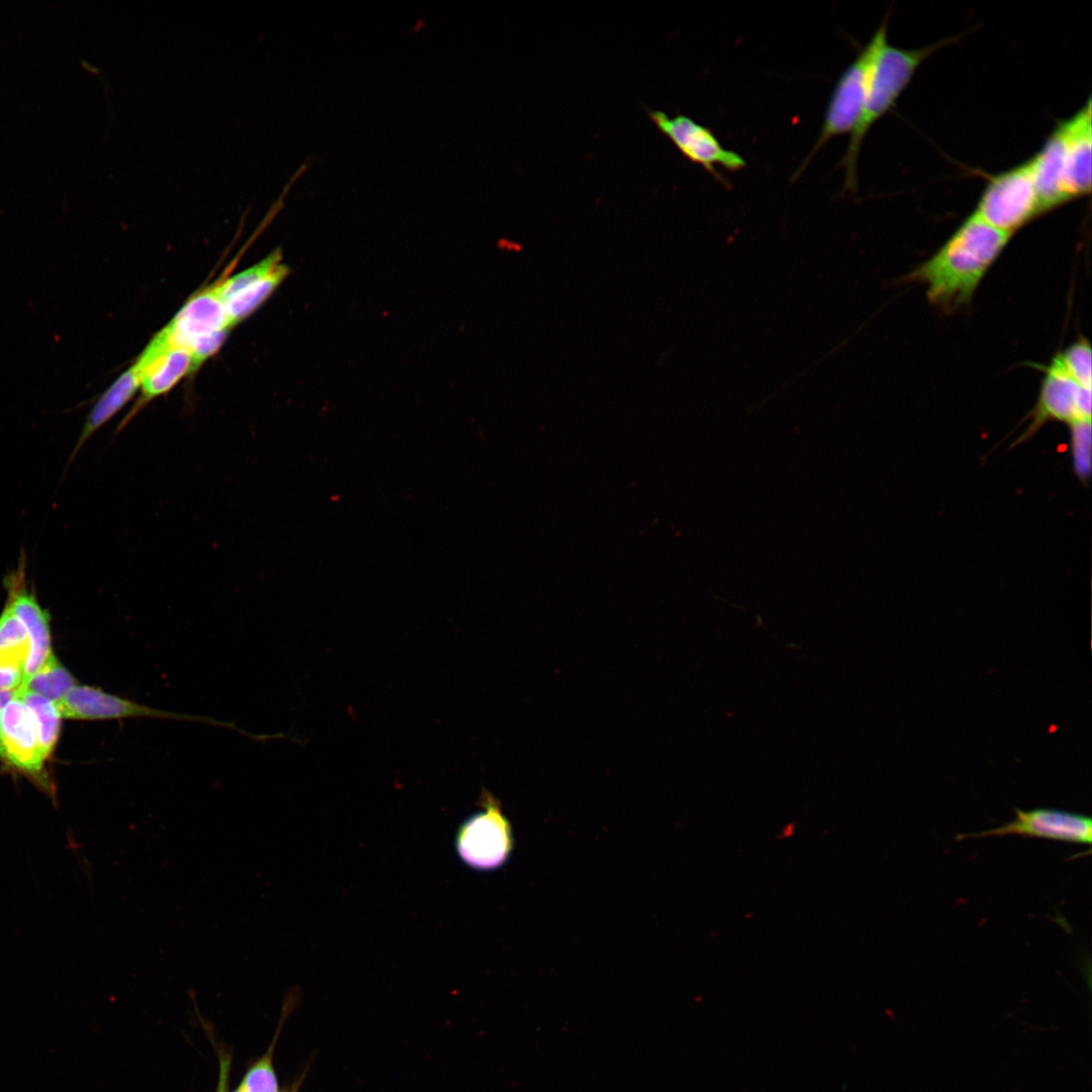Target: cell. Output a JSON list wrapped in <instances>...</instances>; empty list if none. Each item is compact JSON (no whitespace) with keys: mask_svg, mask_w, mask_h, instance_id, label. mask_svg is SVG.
Returning a JSON list of instances; mask_svg holds the SVG:
<instances>
[{"mask_svg":"<svg viewBox=\"0 0 1092 1092\" xmlns=\"http://www.w3.org/2000/svg\"><path fill=\"white\" fill-rule=\"evenodd\" d=\"M1010 236L973 212L910 277L925 286L931 303L960 307L970 301Z\"/></svg>","mask_w":1092,"mask_h":1092,"instance_id":"6da1fadb","label":"cell"},{"mask_svg":"<svg viewBox=\"0 0 1092 1092\" xmlns=\"http://www.w3.org/2000/svg\"><path fill=\"white\" fill-rule=\"evenodd\" d=\"M956 39L957 36L945 37L918 49L895 47L888 42V37L881 41L871 68L860 118L851 132L847 150L840 162L845 170L846 189H856L857 159L862 142L873 124L895 106L922 62Z\"/></svg>","mask_w":1092,"mask_h":1092,"instance_id":"7a4b0ae2","label":"cell"},{"mask_svg":"<svg viewBox=\"0 0 1092 1092\" xmlns=\"http://www.w3.org/2000/svg\"><path fill=\"white\" fill-rule=\"evenodd\" d=\"M887 14L867 44L845 68L830 96L823 124L817 141L797 171L795 178L804 170L812 157L832 138L852 132L860 118L868 91L869 78L877 49L888 37Z\"/></svg>","mask_w":1092,"mask_h":1092,"instance_id":"3957f363","label":"cell"},{"mask_svg":"<svg viewBox=\"0 0 1092 1092\" xmlns=\"http://www.w3.org/2000/svg\"><path fill=\"white\" fill-rule=\"evenodd\" d=\"M974 212L992 226L1009 235L1042 214L1027 161L987 175V183Z\"/></svg>","mask_w":1092,"mask_h":1092,"instance_id":"277c9868","label":"cell"},{"mask_svg":"<svg viewBox=\"0 0 1092 1092\" xmlns=\"http://www.w3.org/2000/svg\"><path fill=\"white\" fill-rule=\"evenodd\" d=\"M480 806V811L469 816L459 826L455 847L459 857L468 867L478 871H492L504 866L511 856L514 848L513 830L494 796L483 792Z\"/></svg>","mask_w":1092,"mask_h":1092,"instance_id":"5b68a950","label":"cell"},{"mask_svg":"<svg viewBox=\"0 0 1092 1092\" xmlns=\"http://www.w3.org/2000/svg\"><path fill=\"white\" fill-rule=\"evenodd\" d=\"M141 374L140 397L125 415L116 433L155 398L168 393L184 376L195 370L190 352L175 345L163 328L133 363Z\"/></svg>","mask_w":1092,"mask_h":1092,"instance_id":"8992f818","label":"cell"},{"mask_svg":"<svg viewBox=\"0 0 1092 1092\" xmlns=\"http://www.w3.org/2000/svg\"><path fill=\"white\" fill-rule=\"evenodd\" d=\"M1028 418L1027 429L1010 448L1029 440L1048 422H1064L1069 427L1091 420V388L1075 381L1055 357L1045 370L1038 399Z\"/></svg>","mask_w":1092,"mask_h":1092,"instance_id":"52a82bcc","label":"cell"},{"mask_svg":"<svg viewBox=\"0 0 1092 1092\" xmlns=\"http://www.w3.org/2000/svg\"><path fill=\"white\" fill-rule=\"evenodd\" d=\"M657 129L665 135L690 162L700 165L720 182H724L716 167L731 172L746 166L745 160L736 152L725 149L713 131L693 118L676 114L669 116L660 110H648Z\"/></svg>","mask_w":1092,"mask_h":1092,"instance_id":"ba28073f","label":"cell"},{"mask_svg":"<svg viewBox=\"0 0 1092 1092\" xmlns=\"http://www.w3.org/2000/svg\"><path fill=\"white\" fill-rule=\"evenodd\" d=\"M1015 818L996 828L981 832L962 833L957 839L1019 835L1064 842L1090 844L1092 820L1089 816L1054 808L1021 810L1015 808Z\"/></svg>","mask_w":1092,"mask_h":1092,"instance_id":"9c48e42d","label":"cell"},{"mask_svg":"<svg viewBox=\"0 0 1092 1092\" xmlns=\"http://www.w3.org/2000/svg\"><path fill=\"white\" fill-rule=\"evenodd\" d=\"M7 604L24 625L29 639V653L25 663L22 684L33 675L54 654L51 648L49 613L40 607L34 592L27 585L26 557L22 553L17 568L4 579Z\"/></svg>","mask_w":1092,"mask_h":1092,"instance_id":"30bf717a","label":"cell"},{"mask_svg":"<svg viewBox=\"0 0 1092 1092\" xmlns=\"http://www.w3.org/2000/svg\"><path fill=\"white\" fill-rule=\"evenodd\" d=\"M0 742L4 760L29 775L40 772L46 759L36 725L31 711L18 698L0 709Z\"/></svg>","mask_w":1092,"mask_h":1092,"instance_id":"8fae6325","label":"cell"},{"mask_svg":"<svg viewBox=\"0 0 1092 1092\" xmlns=\"http://www.w3.org/2000/svg\"><path fill=\"white\" fill-rule=\"evenodd\" d=\"M220 281L196 291L164 328L171 341L186 349L193 339L232 329L220 293Z\"/></svg>","mask_w":1092,"mask_h":1092,"instance_id":"7c38bea8","label":"cell"},{"mask_svg":"<svg viewBox=\"0 0 1092 1092\" xmlns=\"http://www.w3.org/2000/svg\"><path fill=\"white\" fill-rule=\"evenodd\" d=\"M1091 98L1071 117L1061 120L1065 130L1064 187L1069 201L1091 192Z\"/></svg>","mask_w":1092,"mask_h":1092,"instance_id":"4fadbf2b","label":"cell"},{"mask_svg":"<svg viewBox=\"0 0 1092 1092\" xmlns=\"http://www.w3.org/2000/svg\"><path fill=\"white\" fill-rule=\"evenodd\" d=\"M1065 130L1060 120L1027 161L1043 212L1069 202L1064 187Z\"/></svg>","mask_w":1092,"mask_h":1092,"instance_id":"5bb4252c","label":"cell"},{"mask_svg":"<svg viewBox=\"0 0 1092 1092\" xmlns=\"http://www.w3.org/2000/svg\"><path fill=\"white\" fill-rule=\"evenodd\" d=\"M141 387V374L133 364L122 372L97 398L82 427L81 434L72 451L69 463L73 461L85 443L102 426L115 417L134 396Z\"/></svg>","mask_w":1092,"mask_h":1092,"instance_id":"9a60e30c","label":"cell"},{"mask_svg":"<svg viewBox=\"0 0 1092 1092\" xmlns=\"http://www.w3.org/2000/svg\"><path fill=\"white\" fill-rule=\"evenodd\" d=\"M29 653L27 631L18 617L6 606L0 616V689L21 686Z\"/></svg>","mask_w":1092,"mask_h":1092,"instance_id":"2e32d148","label":"cell"},{"mask_svg":"<svg viewBox=\"0 0 1092 1092\" xmlns=\"http://www.w3.org/2000/svg\"><path fill=\"white\" fill-rule=\"evenodd\" d=\"M290 270L282 262L223 301L232 326L253 313L281 284Z\"/></svg>","mask_w":1092,"mask_h":1092,"instance_id":"e0dca14e","label":"cell"},{"mask_svg":"<svg viewBox=\"0 0 1092 1092\" xmlns=\"http://www.w3.org/2000/svg\"><path fill=\"white\" fill-rule=\"evenodd\" d=\"M16 698L31 711L44 759L53 752L59 737L61 714L55 703L40 695L18 687Z\"/></svg>","mask_w":1092,"mask_h":1092,"instance_id":"ac0fdd59","label":"cell"},{"mask_svg":"<svg viewBox=\"0 0 1092 1092\" xmlns=\"http://www.w3.org/2000/svg\"><path fill=\"white\" fill-rule=\"evenodd\" d=\"M75 686V677L52 654L20 688L40 695L56 704Z\"/></svg>","mask_w":1092,"mask_h":1092,"instance_id":"d6986e66","label":"cell"},{"mask_svg":"<svg viewBox=\"0 0 1092 1092\" xmlns=\"http://www.w3.org/2000/svg\"><path fill=\"white\" fill-rule=\"evenodd\" d=\"M1070 453L1076 477L1087 485L1090 479L1091 420L1069 426Z\"/></svg>","mask_w":1092,"mask_h":1092,"instance_id":"ffe728a7","label":"cell"},{"mask_svg":"<svg viewBox=\"0 0 1092 1092\" xmlns=\"http://www.w3.org/2000/svg\"><path fill=\"white\" fill-rule=\"evenodd\" d=\"M1056 357L1075 381L1091 388V348L1087 341L1074 343Z\"/></svg>","mask_w":1092,"mask_h":1092,"instance_id":"44dd1931","label":"cell"},{"mask_svg":"<svg viewBox=\"0 0 1092 1092\" xmlns=\"http://www.w3.org/2000/svg\"><path fill=\"white\" fill-rule=\"evenodd\" d=\"M272 1046L248 1070L239 1087L240 1092H281L272 1064Z\"/></svg>","mask_w":1092,"mask_h":1092,"instance_id":"7402d4cb","label":"cell"},{"mask_svg":"<svg viewBox=\"0 0 1092 1092\" xmlns=\"http://www.w3.org/2000/svg\"><path fill=\"white\" fill-rule=\"evenodd\" d=\"M230 329L197 337L190 341L186 349L190 352L194 367L197 369L206 359L213 356L224 343Z\"/></svg>","mask_w":1092,"mask_h":1092,"instance_id":"603a6c76","label":"cell"},{"mask_svg":"<svg viewBox=\"0 0 1092 1092\" xmlns=\"http://www.w3.org/2000/svg\"><path fill=\"white\" fill-rule=\"evenodd\" d=\"M220 1078L217 1087V1092H226V1084L230 1070V1061L228 1059L221 1061L220 1065Z\"/></svg>","mask_w":1092,"mask_h":1092,"instance_id":"cb8c5ba5","label":"cell"},{"mask_svg":"<svg viewBox=\"0 0 1092 1092\" xmlns=\"http://www.w3.org/2000/svg\"><path fill=\"white\" fill-rule=\"evenodd\" d=\"M297 1090H298V1083H296L295 1085H293V1086L291 1087V1089H290V1091H289V1092H297Z\"/></svg>","mask_w":1092,"mask_h":1092,"instance_id":"d4e9b609","label":"cell"},{"mask_svg":"<svg viewBox=\"0 0 1092 1092\" xmlns=\"http://www.w3.org/2000/svg\"><path fill=\"white\" fill-rule=\"evenodd\" d=\"M0 757L3 759V750H2L1 742H0Z\"/></svg>","mask_w":1092,"mask_h":1092,"instance_id":"484cf974","label":"cell"},{"mask_svg":"<svg viewBox=\"0 0 1092 1092\" xmlns=\"http://www.w3.org/2000/svg\"><path fill=\"white\" fill-rule=\"evenodd\" d=\"M234 1092H240V1091H239V1089H238L237 1091H234Z\"/></svg>","mask_w":1092,"mask_h":1092,"instance_id":"4316f807","label":"cell"}]
</instances>
